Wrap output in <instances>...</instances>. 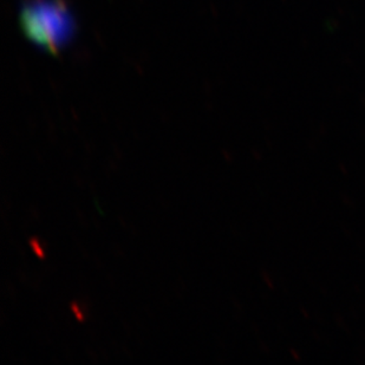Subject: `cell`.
I'll list each match as a JSON object with an SVG mask.
<instances>
[{"label": "cell", "mask_w": 365, "mask_h": 365, "mask_svg": "<svg viewBox=\"0 0 365 365\" xmlns=\"http://www.w3.org/2000/svg\"><path fill=\"white\" fill-rule=\"evenodd\" d=\"M30 246H31L32 250L35 252L36 255H38L39 258H44V250L41 246V242L37 240V239H31L30 240Z\"/></svg>", "instance_id": "obj_2"}, {"label": "cell", "mask_w": 365, "mask_h": 365, "mask_svg": "<svg viewBox=\"0 0 365 365\" xmlns=\"http://www.w3.org/2000/svg\"><path fill=\"white\" fill-rule=\"evenodd\" d=\"M25 35L56 53L73 38L75 21L63 0H26L21 11Z\"/></svg>", "instance_id": "obj_1"}, {"label": "cell", "mask_w": 365, "mask_h": 365, "mask_svg": "<svg viewBox=\"0 0 365 365\" xmlns=\"http://www.w3.org/2000/svg\"><path fill=\"white\" fill-rule=\"evenodd\" d=\"M71 311H73V314H75V317L77 318V321L84 322V314H82V311H81V307L78 304H71Z\"/></svg>", "instance_id": "obj_3"}]
</instances>
